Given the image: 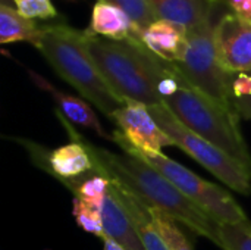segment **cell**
<instances>
[{
	"label": "cell",
	"instance_id": "17",
	"mask_svg": "<svg viewBox=\"0 0 251 250\" xmlns=\"http://www.w3.org/2000/svg\"><path fill=\"white\" fill-rule=\"evenodd\" d=\"M72 214H74L75 221H76L79 228H82L84 231H87L90 234L100 237L101 240L106 237L103 214H101L100 206L87 203V202L79 200V199H74Z\"/></svg>",
	"mask_w": 251,
	"mask_h": 250
},
{
	"label": "cell",
	"instance_id": "1",
	"mask_svg": "<svg viewBox=\"0 0 251 250\" xmlns=\"http://www.w3.org/2000/svg\"><path fill=\"white\" fill-rule=\"evenodd\" d=\"M93 161L110 180L126 189L146 206L162 212L221 248V224L185 197L160 171L138 156L113 153L81 136Z\"/></svg>",
	"mask_w": 251,
	"mask_h": 250
},
{
	"label": "cell",
	"instance_id": "8",
	"mask_svg": "<svg viewBox=\"0 0 251 250\" xmlns=\"http://www.w3.org/2000/svg\"><path fill=\"white\" fill-rule=\"evenodd\" d=\"M110 121L116 124L112 140L129 155H157L165 147L174 146L171 137L160 128L150 108L144 103L126 100Z\"/></svg>",
	"mask_w": 251,
	"mask_h": 250
},
{
	"label": "cell",
	"instance_id": "16",
	"mask_svg": "<svg viewBox=\"0 0 251 250\" xmlns=\"http://www.w3.org/2000/svg\"><path fill=\"white\" fill-rule=\"evenodd\" d=\"M41 34V25L18 12L16 7L0 4V43L28 41L34 46Z\"/></svg>",
	"mask_w": 251,
	"mask_h": 250
},
{
	"label": "cell",
	"instance_id": "10",
	"mask_svg": "<svg viewBox=\"0 0 251 250\" xmlns=\"http://www.w3.org/2000/svg\"><path fill=\"white\" fill-rule=\"evenodd\" d=\"M187 35L188 29L184 25L157 19L140 32V43L162 60L179 63L187 50Z\"/></svg>",
	"mask_w": 251,
	"mask_h": 250
},
{
	"label": "cell",
	"instance_id": "11",
	"mask_svg": "<svg viewBox=\"0 0 251 250\" xmlns=\"http://www.w3.org/2000/svg\"><path fill=\"white\" fill-rule=\"evenodd\" d=\"M88 31L113 41L132 40L140 43V29L132 19L118 6L103 0H97L93 6Z\"/></svg>",
	"mask_w": 251,
	"mask_h": 250
},
{
	"label": "cell",
	"instance_id": "6",
	"mask_svg": "<svg viewBox=\"0 0 251 250\" xmlns=\"http://www.w3.org/2000/svg\"><path fill=\"white\" fill-rule=\"evenodd\" d=\"M215 15L203 24L188 29L187 50L179 63H174L182 78L212 99L232 106V78L218 57L215 44Z\"/></svg>",
	"mask_w": 251,
	"mask_h": 250
},
{
	"label": "cell",
	"instance_id": "4",
	"mask_svg": "<svg viewBox=\"0 0 251 250\" xmlns=\"http://www.w3.org/2000/svg\"><path fill=\"white\" fill-rule=\"evenodd\" d=\"M166 108L191 131L241 162L251 172V153L234 106L224 105L185 83L163 100Z\"/></svg>",
	"mask_w": 251,
	"mask_h": 250
},
{
	"label": "cell",
	"instance_id": "13",
	"mask_svg": "<svg viewBox=\"0 0 251 250\" xmlns=\"http://www.w3.org/2000/svg\"><path fill=\"white\" fill-rule=\"evenodd\" d=\"M159 19L172 21L191 29L215 15L219 0H149Z\"/></svg>",
	"mask_w": 251,
	"mask_h": 250
},
{
	"label": "cell",
	"instance_id": "24",
	"mask_svg": "<svg viewBox=\"0 0 251 250\" xmlns=\"http://www.w3.org/2000/svg\"><path fill=\"white\" fill-rule=\"evenodd\" d=\"M103 250H126L124 246H121L118 242H115L110 237H104L103 239Z\"/></svg>",
	"mask_w": 251,
	"mask_h": 250
},
{
	"label": "cell",
	"instance_id": "15",
	"mask_svg": "<svg viewBox=\"0 0 251 250\" xmlns=\"http://www.w3.org/2000/svg\"><path fill=\"white\" fill-rule=\"evenodd\" d=\"M60 184H63L75 199L84 200L87 203L96 205V206H103L104 199L109 194L112 181L109 175L94 162V169L76 177V178H69V180H59Z\"/></svg>",
	"mask_w": 251,
	"mask_h": 250
},
{
	"label": "cell",
	"instance_id": "21",
	"mask_svg": "<svg viewBox=\"0 0 251 250\" xmlns=\"http://www.w3.org/2000/svg\"><path fill=\"white\" fill-rule=\"evenodd\" d=\"M18 12L29 19H51L57 10L51 0H13Z\"/></svg>",
	"mask_w": 251,
	"mask_h": 250
},
{
	"label": "cell",
	"instance_id": "20",
	"mask_svg": "<svg viewBox=\"0 0 251 250\" xmlns=\"http://www.w3.org/2000/svg\"><path fill=\"white\" fill-rule=\"evenodd\" d=\"M221 249L251 250V225L221 224Z\"/></svg>",
	"mask_w": 251,
	"mask_h": 250
},
{
	"label": "cell",
	"instance_id": "2",
	"mask_svg": "<svg viewBox=\"0 0 251 250\" xmlns=\"http://www.w3.org/2000/svg\"><path fill=\"white\" fill-rule=\"evenodd\" d=\"M87 47L103 78L122 100H134L147 106L163 103L157 87L175 71L174 63L154 56L138 41H113L90 31Z\"/></svg>",
	"mask_w": 251,
	"mask_h": 250
},
{
	"label": "cell",
	"instance_id": "18",
	"mask_svg": "<svg viewBox=\"0 0 251 250\" xmlns=\"http://www.w3.org/2000/svg\"><path fill=\"white\" fill-rule=\"evenodd\" d=\"M149 209H150L151 221H153L156 230L159 231V234L162 236V239L166 242V245L169 246V249L193 250V246H191L190 240L187 239V236L184 234V231L176 225V222L174 220H171L169 217L163 215L162 212H159L156 209H151V208H149Z\"/></svg>",
	"mask_w": 251,
	"mask_h": 250
},
{
	"label": "cell",
	"instance_id": "23",
	"mask_svg": "<svg viewBox=\"0 0 251 250\" xmlns=\"http://www.w3.org/2000/svg\"><path fill=\"white\" fill-rule=\"evenodd\" d=\"M232 106L240 118H244L247 121H251V97L246 99H234Z\"/></svg>",
	"mask_w": 251,
	"mask_h": 250
},
{
	"label": "cell",
	"instance_id": "7",
	"mask_svg": "<svg viewBox=\"0 0 251 250\" xmlns=\"http://www.w3.org/2000/svg\"><path fill=\"white\" fill-rule=\"evenodd\" d=\"M134 156L141 158L153 168L160 171L185 197H188L200 209L215 218L219 224L251 225L244 209L224 187L199 177L197 174L163 153Z\"/></svg>",
	"mask_w": 251,
	"mask_h": 250
},
{
	"label": "cell",
	"instance_id": "5",
	"mask_svg": "<svg viewBox=\"0 0 251 250\" xmlns=\"http://www.w3.org/2000/svg\"><path fill=\"white\" fill-rule=\"evenodd\" d=\"M149 108L160 128L174 141V146L184 150L231 190L244 196L251 194V172L241 162L187 128L165 103Z\"/></svg>",
	"mask_w": 251,
	"mask_h": 250
},
{
	"label": "cell",
	"instance_id": "12",
	"mask_svg": "<svg viewBox=\"0 0 251 250\" xmlns=\"http://www.w3.org/2000/svg\"><path fill=\"white\" fill-rule=\"evenodd\" d=\"M29 75L34 81V84L37 87H40L41 90L47 91L56 102L57 105V111L71 122V124H76L79 127H85L90 128L93 131H96V134H99L103 139H109V136L104 133L99 116L96 115V112L91 108V103L87 102L82 97H76V96H71L66 94L60 90H57L53 84H50L47 80H44L41 75L29 71Z\"/></svg>",
	"mask_w": 251,
	"mask_h": 250
},
{
	"label": "cell",
	"instance_id": "25",
	"mask_svg": "<svg viewBox=\"0 0 251 250\" xmlns=\"http://www.w3.org/2000/svg\"><path fill=\"white\" fill-rule=\"evenodd\" d=\"M244 1H246V0H228V3H229V6L232 7V10L237 9V7H238L241 3H244Z\"/></svg>",
	"mask_w": 251,
	"mask_h": 250
},
{
	"label": "cell",
	"instance_id": "3",
	"mask_svg": "<svg viewBox=\"0 0 251 250\" xmlns=\"http://www.w3.org/2000/svg\"><path fill=\"white\" fill-rule=\"evenodd\" d=\"M87 37V29L79 31L66 24L41 25V34L34 47L62 80L110 119L125 100L103 78L88 52Z\"/></svg>",
	"mask_w": 251,
	"mask_h": 250
},
{
	"label": "cell",
	"instance_id": "14",
	"mask_svg": "<svg viewBox=\"0 0 251 250\" xmlns=\"http://www.w3.org/2000/svg\"><path fill=\"white\" fill-rule=\"evenodd\" d=\"M116 194L121 200V203L124 205L125 211L128 212V215L131 217L134 227L138 233V237L144 246L146 250H171L169 246L166 245V242L162 239V236L159 234V231L156 230L153 221H151V215H150V209L141 202L138 200L132 193H129L126 189H124L122 186H119L118 183H115L113 180H110Z\"/></svg>",
	"mask_w": 251,
	"mask_h": 250
},
{
	"label": "cell",
	"instance_id": "9",
	"mask_svg": "<svg viewBox=\"0 0 251 250\" xmlns=\"http://www.w3.org/2000/svg\"><path fill=\"white\" fill-rule=\"evenodd\" d=\"M215 44L226 72L251 74V19L234 10L221 16L215 27Z\"/></svg>",
	"mask_w": 251,
	"mask_h": 250
},
{
	"label": "cell",
	"instance_id": "19",
	"mask_svg": "<svg viewBox=\"0 0 251 250\" xmlns=\"http://www.w3.org/2000/svg\"><path fill=\"white\" fill-rule=\"evenodd\" d=\"M122 9L140 29V32L154 24L159 18L156 16L149 0H103Z\"/></svg>",
	"mask_w": 251,
	"mask_h": 250
},
{
	"label": "cell",
	"instance_id": "22",
	"mask_svg": "<svg viewBox=\"0 0 251 250\" xmlns=\"http://www.w3.org/2000/svg\"><path fill=\"white\" fill-rule=\"evenodd\" d=\"M231 90H232V100L251 97V74L247 72L235 74L232 78Z\"/></svg>",
	"mask_w": 251,
	"mask_h": 250
}]
</instances>
